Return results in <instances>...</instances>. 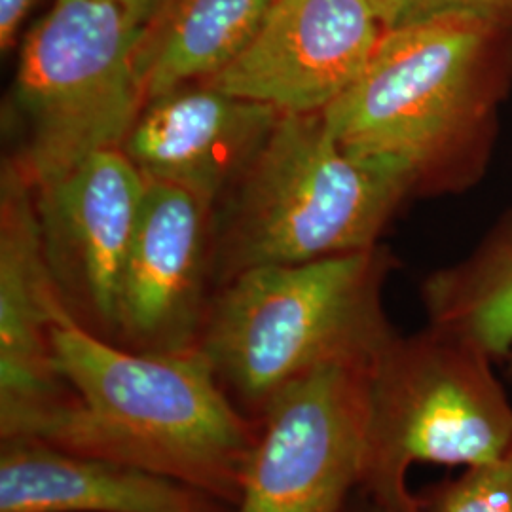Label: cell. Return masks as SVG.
I'll return each mask as SVG.
<instances>
[{
	"instance_id": "obj_1",
	"label": "cell",
	"mask_w": 512,
	"mask_h": 512,
	"mask_svg": "<svg viewBox=\"0 0 512 512\" xmlns=\"http://www.w3.org/2000/svg\"><path fill=\"white\" fill-rule=\"evenodd\" d=\"M52 348L73 399L33 439L169 476L228 507L238 501L258 421L230 399L200 348L135 351L71 311L55 321Z\"/></svg>"
},
{
	"instance_id": "obj_2",
	"label": "cell",
	"mask_w": 512,
	"mask_h": 512,
	"mask_svg": "<svg viewBox=\"0 0 512 512\" xmlns=\"http://www.w3.org/2000/svg\"><path fill=\"white\" fill-rule=\"evenodd\" d=\"M511 90L512 23L431 19L385 29L321 114L344 152L404 165L416 194H465L494 158Z\"/></svg>"
},
{
	"instance_id": "obj_3",
	"label": "cell",
	"mask_w": 512,
	"mask_h": 512,
	"mask_svg": "<svg viewBox=\"0 0 512 512\" xmlns=\"http://www.w3.org/2000/svg\"><path fill=\"white\" fill-rule=\"evenodd\" d=\"M385 247L232 275L209 302L198 348L239 410L258 421L321 366L370 370L395 340L384 310Z\"/></svg>"
},
{
	"instance_id": "obj_4",
	"label": "cell",
	"mask_w": 512,
	"mask_h": 512,
	"mask_svg": "<svg viewBox=\"0 0 512 512\" xmlns=\"http://www.w3.org/2000/svg\"><path fill=\"white\" fill-rule=\"evenodd\" d=\"M222 241V283L255 266L300 264L378 245L412 194L393 160L357 158L332 139L321 112L281 114L234 188Z\"/></svg>"
},
{
	"instance_id": "obj_5",
	"label": "cell",
	"mask_w": 512,
	"mask_h": 512,
	"mask_svg": "<svg viewBox=\"0 0 512 512\" xmlns=\"http://www.w3.org/2000/svg\"><path fill=\"white\" fill-rule=\"evenodd\" d=\"M495 361L427 325L395 336L368 372L365 469L359 494L384 512H418L414 463L475 467L512 444V403Z\"/></svg>"
},
{
	"instance_id": "obj_6",
	"label": "cell",
	"mask_w": 512,
	"mask_h": 512,
	"mask_svg": "<svg viewBox=\"0 0 512 512\" xmlns=\"http://www.w3.org/2000/svg\"><path fill=\"white\" fill-rule=\"evenodd\" d=\"M145 27L112 0H54L29 29L14 86L23 169L38 188L122 148L147 99L137 73Z\"/></svg>"
},
{
	"instance_id": "obj_7",
	"label": "cell",
	"mask_w": 512,
	"mask_h": 512,
	"mask_svg": "<svg viewBox=\"0 0 512 512\" xmlns=\"http://www.w3.org/2000/svg\"><path fill=\"white\" fill-rule=\"evenodd\" d=\"M368 372L321 366L287 385L258 420L228 512H348L365 469Z\"/></svg>"
},
{
	"instance_id": "obj_8",
	"label": "cell",
	"mask_w": 512,
	"mask_h": 512,
	"mask_svg": "<svg viewBox=\"0 0 512 512\" xmlns=\"http://www.w3.org/2000/svg\"><path fill=\"white\" fill-rule=\"evenodd\" d=\"M69 310L50 268L35 186L23 165L6 162L0 186V437H31L63 406L52 327Z\"/></svg>"
},
{
	"instance_id": "obj_9",
	"label": "cell",
	"mask_w": 512,
	"mask_h": 512,
	"mask_svg": "<svg viewBox=\"0 0 512 512\" xmlns=\"http://www.w3.org/2000/svg\"><path fill=\"white\" fill-rule=\"evenodd\" d=\"M147 179L120 148L99 150L61 181L38 188V220L55 283L95 334L118 332V298Z\"/></svg>"
},
{
	"instance_id": "obj_10",
	"label": "cell",
	"mask_w": 512,
	"mask_h": 512,
	"mask_svg": "<svg viewBox=\"0 0 512 512\" xmlns=\"http://www.w3.org/2000/svg\"><path fill=\"white\" fill-rule=\"evenodd\" d=\"M384 31L365 0H275L251 44L205 84L281 114L323 112L357 82Z\"/></svg>"
},
{
	"instance_id": "obj_11",
	"label": "cell",
	"mask_w": 512,
	"mask_h": 512,
	"mask_svg": "<svg viewBox=\"0 0 512 512\" xmlns=\"http://www.w3.org/2000/svg\"><path fill=\"white\" fill-rule=\"evenodd\" d=\"M207 211L183 188L147 181L120 285V346L148 353L198 348L209 310Z\"/></svg>"
},
{
	"instance_id": "obj_12",
	"label": "cell",
	"mask_w": 512,
	"mask_h": 512,
	"mask_svg": "<svg viewBox=\"0 0 512 512\" xmlns=\"http://www.w3.org/2000/svg\"><path fill=\"white\" fill-rule=\"evenodd\" d=\"M281 112L194 82L148 101L122 145L147 181L173 184L211 207L236 188Z\"/></svg>"
},
{
	"instance_id": "obj_13",
	"label": "cell",
	"mask_w": 512,
	"mask_h": 512,
	"mask_svg": "<svg viewBox=\"0 0 512 512\" xmlns=\"http://www.w3.org/2000/svg\"><path fill=\"white\" fill-rule=\"evenodd\" d=\"M169 476L57 448L33 437L0 446V512H228Z\"/></svg>"
},
{
	"instance_id": "obj_14",
	"label": "cell",
	"mask_w": 512,
	"mask_h": 512,
	"mask_svg": "<svg viewBox=\"0 0 512 512\" xmlns=\"http://www.w3.org/2000/svg\"><path fill=\"white\" fill-rule=\"evenodd\" d=\"M275 0H167L145 27L137 73L152 101L226 69L256 37Z\"/></svg>"
},
{
	"instance_id": "obj_15",
	"label": "cell",
	"mask_w": 512,
	"mask_h": 512,
	"mask_svg": "<svg viewBox=\"0 0 512 512\" xmlns=\"http://www.w3.org/2000/svg\"><path fill=\"white\" fill-rule=\"evenodd\" d=\"M421 302L429 325L482 349L495 363L512 353V209L475 249L427 275Z\"/></svg>"
},
{
	"instance_id": "obj_16",
	"label": "cell",
	"mask_w": 512,
	"mask_h": 512,
	"mask_svg": "<svg viewBox=\"0 0 512 512\" xmlns=\"http://www.w3.org/2000/svg\"><path fill=\"white\" fill-rule=\"evenodd\" d=\"M416 505L418 512H512V444L492 461L427 486Z\"/></svg>"
},
{
	"instance_id": "obj_17",
	"label": "cell",
	"mask_w": 512,
	"mask_h": 512,
	"mask_svg": "<svg viewBox=\"0 0 512 512\" xmlns=\"http://www.w3.org/2000/svg\"><path fill=\"white\" fill-rule=\"evenodd\" d=\"M467 18L488 23H512V0H423L421 21Z\"/></svg>"
},
{
	"instance_id": "obj_18",
	"label": "cell",
	"mask_w": 512,
	"mask_h": 512,
	"mask_svg": "<svg viewBox=\"0 0 512 512\" xmlns=\"http://www.w3.org/2000/svg\"><path fill=\"white\" fill-rule=\"evenodd\" d=\"M384 29L418 23L423 0H365Z\"/></svg>"
},
{
	"instance_id": "obj_19",
	"label": "cell",
	"mask_w": 512,
	"mask_h": 512,
	"mask_svg": "<svg viewBox=\"0 0 512 512\" xmlns=\"http://www.w3.org/2000/svg\"><path fill=\"white\" fill-rule=\"evenodd\" d=\"M37 0H0V46L10 50L19 35L23 21L33 12Z\"/></svg>"
},
{
	"instance_id": "obj_20",
	"label": "cell",
	"mask_w": 512,
	"mask_h": 512,
	"mask_svg": "<svg viewBox=\"0 0 512 512\" xmlns=\"http://www.w3.org/2000/svg\"><path fill=\"white\" fill-rule=\"evenodd\" d=\"M112 2L120 4L137 25L147 27L148 23L156 18V14L164 8L167 0H112Z\"/></svg>"
},
{
	"instance_id": "obj_21",
	"label": "cell",
	"mask_w": 512,
	"mask_h": 512,
	"mask_svg": "<svg viewBox=\"0 0 512 512\" xmlns=\"http://www.w3.org/2000/svg\"><path fill=\"white\" fill-rule=\"evenodd\" d=\"M359 503H351V507H349L348 512H384L380 511L374 503H370L368 499H366L365 495L359 494Z\"/></svg>"
},
{
	"instance_id": "obj_22",
	"label": "cell",
	"mask_w": 512,
	"mask_h": 512,
	"mask_svg": "<svg viewBox=\"0 0 512 512\" xmlns=\"http://www.w3.org/2000/svg\"><path fill=\"white\" fill-rule=\"evenodd\" d=\"M505 365H507V368H509V372L512 374V353L509 355V359L505 361Z\"/></svg>"
}]
</instances>
